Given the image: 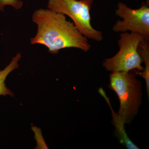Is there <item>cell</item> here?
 Instances as JSON below:
<instances>
[{"instance_id":"6da1fadb","label":"cell","mask_w":149,"mask_h":149,"mask_svg":"<svg viewBox=\"0 0 149 149\" xmlns=\"http://www.w3.org/2000/svg\"><path fill=\"white\" fill-rule=\"evenodd\" d=\"M32 18L37 29L36 35L30 39L31 45L45 46L53 54L65 48H76L85 52L90 50L88 39L63 14L41 8L34 12Z\"/></svg>"},{"instance_id":"7a4b0ae2","label":"cell","mask_w":149,"mask_h":149,"mask_svg":"<svg viewBox=\"0 0 149 149\" xmlns=\"http://www.w3.org/2000/svg\"><path fill=\"white\" fill-rule=\"evenodd\" d=\"M134 71L111 72L109 88L117 94L120 102L118 116L124 124L138 113L142 103V84Z\"/></svg>"},{"instance_id":"3957f363","label":"cell","mask_w":149,"mask_h":149,"mask_svg":"<svg viewBox=\"0 0 149 149\" xmlns=\"http://www.w3.org/2000/svg\"><path fill=\"white\" fill-rule=\"evenodd\" d=\"M118 41L119 50L113 57L104 60L103 65L110 72L134 71L142 72L143 59L138 51L140 42L145 39L136 32H123Z\"/></svg>"},{"instance_id":"277c9868","label":"cell","mask_w":149,"mask_h":149,"mask_svg":"<svg viewBox=\"0 0 149 149\" xmlns=\"http://www.w3.org/2000/svg\"><path fill=\"white\" fill-rule=\"evenodd\" d=\"M48 8L71 19L77 29L87 39L97 42L103 39V33L91 24V10L94 0H48Z\"/></svg>"},{"instance_id":"5b68a950","label":"cell","mask_w":149,"mask_h":149,"mask_svg":"<svg viewBox=\"0 0 149 149\" xmlns=\"http://www.w3.org/2000/svg\"><path fill=\"white\" fill-rule=\"evenodd\" d=\"M115 13L122 20H118L113 25L115 32H136L149 40V0L142 2L140 7L136 9L120 2L117 4Z\"/></svg>"},{"instance_id":"8992f818","label":"cell","mask_w":149,"mask_h":149,"mask_svg":"<svg viewBox=\"0 0 149 149\" xmlns=\"http://www.w3.org/2000/svg\"><path fill=\"white\" fill-rule=\"evenodd\" d=\"M99 92L104 97V98L105 99L110 107L113 117V122L116 128V134L118 138L119 139L120 143L124 145L128 149H139L138 147L136 146L128 137L127 133L125 132V127H124L125 124L123 123L122 120L120 119L118 113H116L113 111L110 102L109 98L107 97L106 94L103 89L102 88H100L99 90Z\"/></svg>"},{"instance_id":"52a82bcc","label":"cell","mask_w":149,"mask_h":149,"mask_svg":"<svg viewBox=\"0 0 149 149\" xmlns=\"http://www.w3.org/2000/svg\"><path fill=\"white\" fill-rule=\"evenodd\" d=\"M21 57L20 53L17 54L4 69L0 70V96L9 95L11 97L14 96L13 92L6 86L5 81L10 72L18 68L19 66V62Z\"/></svg>"},{"instance_id":"ba28073f","label":"cell","mask_w":149,"mask_h":149,"mask_svg":"<svg viewBox=\"0 0 149 149\" xmlns=\"http://www.w3.org/2000/svg\"><path fill=\"white\" fill-rule=\"evenodd\" d=\"M138 51L143 62L145 63L144 70L142 72L134 71L137 76L143 77L146 81L148 98L149 96V40L145 39L139 43Z\"/></svg>"},{"instance_id":"9c48e42d","label":"cell","mask_w":149,"mask_h":149,"mask_svg":"<svg viewBox=\"0 0 149 149\" xmlns=\"http://www.w3.org/2000/svg\"><path fill=\"white\" fill-rule=\"evenodd\" d=\"M7 6L19 10L23 7V2L22 0H0V11H3L5 7Z\"/></svg>"},{"instance_id":"30bf717a","label":"cell","mask_w":149,"mask_h":149,"mask_svg":"<svg viewBox=\"0 0 149 149\" xmlns=\"http://www.w3.org/2000/svg\"><path fill=\"white\" fill-rule=\"evenodd\" d=\"M32 130L35 133V138L37 141L36 149L49 148L43 138L41 129L36 126H32Z\"/></svg>"}]
</instances>
